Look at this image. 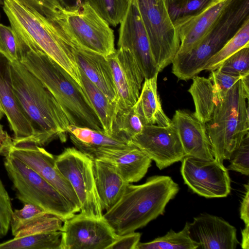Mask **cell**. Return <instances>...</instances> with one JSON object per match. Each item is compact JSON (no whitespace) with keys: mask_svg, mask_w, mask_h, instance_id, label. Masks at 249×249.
I'll list each match as a JSON object with an SVG mask.
<instances>
[{"mask_svg":"<svg viewBox=\"0 0 249 249\" xmlns=\"http://www.w3.org/2000/svg\"><path fill=\"white\" fill-rule=\"evenodd\" d=\"M70 46L80 70L111 102L117 105V92L107 57L91 51Z\"/></svg>","mask_w":249,"mask_h":249,"instance_id":"603a6c76","label":"cell"},{"mask_svg":"<svg viewBox=\"0 0 249 249\" xmlns=\"http://www.w3.org/2000/svg\"><path fill=\"white\" fill-rule=\"evenodd\" d=\"M231 0H220L202 12L173 22L179 40L177 54L186 53L202 39Z\"/></svg>","mask_w":249,"mask_h":249,"instance_id":"d6986e66","label":"cell"},{"mask_svg":"<svg viewBox=\"0 0 249 249\" xmlns=\"http://www.w3.org/2000/svg\"><path fill=\"white\" fill-rule=\"evenodd\" d=\"M3 10L21 41L42 51L83 88L80 69L71 47L51 20L12 0H4Z\"/></svg>","mask_w":249,"mask_h":249,"instance_id":"5b68a950","label":"cell"},{"mask_svg":"<svg viewBox=\"0 0 249 249\" xmlns=\"http://www.w3.org/2000/svg\"><path fill=\"white\" fill-rule=\"evenodd\" d=\"M144 78L139 98L133 106L144 125L166 126L172 124L164 113L157 91V77Z\"/></svg>","mask_w":249,"mask_h":249,"instance_id":"d4e9b609","label":"cell"},{"mask_svg":"<svg viewBox=\"0 0 249 249\" xmlns=\"http://www.w3.org/2000/svg\"><path fill=\"white\" fill-rule=\"evenodd\" d=\"M218 69L234 76L243 77L249 74V46L243 48L230 56Z\"/></svg>","mask_w":249,"mask_h":249,"instance_id":"d590c367","label":"cell"},{"mask_svg":"<svg viewBox=\"0 0 249 249\" xmlns=\"http://www.w3.org/2000/svg\"><path fill=\"white\" fill-rule=\"evenodd\" d=\"M4 115V113L0 109V120L2 119Z\"/></svg>","mask_w":249,"mask_h":249,"instance_id":"bcb514c9","label":"cell"},{"mask_svg":"<svg viewBox=\"0 0 249 249\" xmlns=\"http://www.w3.org/2000/svg\"><path fill=\"white\" fill-rule=\"evenodd\" d=\"M229 160L228 170L234 171L243 175L249 174V135L243 140L240 145L231 153Z\"/></svg>","mask_w":249,"mask_h":249,"instance_id":"8d00e7d4","label":"cell"},{"mask_svg":"<svg viewBox=\"0 0 249 249\" xmlns=\"http://www.w3.org/2000/svg\"><path fill=\"white\" fill-rule=\"evenodd\" d=\"M172 123L176 128L186 156L211 160L214 159L205 124L193 113L178 109Z\"/></svg>","mask_w":249,"mask_h":249,"instance_id":"ffe728a7","label":"cell"},{"mask_svg":"<svg viewBox=\"0 0 249 249\" xmlns=\"http://www.w3.org/2000/svg\"><path fill=\"white\" fill-rule=\"evenodd\" d=\"M0 109L4 113L3 109V108H2V106L1 105L0 102Z\"/></svg>","mask_w":249,"mask_h":249,"instance_id":"7dc6e473","label":"cell"},{"mask_svg":"<svg viewBox=\"0 0 249 249\" xmlns=\"http://www.w3.org/2000/svg\"><path fill=\"white\" fill-rule=\"evenodd\" d=\"M3 5V1L2 0H0V6Z\"/></svg>","mask_w":249,"mask_h":249,"instance_id":"c3c4849f","label":"cell"},{"mask_svg":"<svg viewBox=\"0 0 249 249\" xmlns=\"http://www.w3.org/2000/svg\"><path fill=\"white\" fill-rule=\"evenodd\" d=\"M80 71L84 90L100 121L104 131L112 135L113 124L118 111L117 105L111 102L80 69Z\"/></svg>","mask_w":249,"mask_h":249,"instance_id":"83f0119b","label":"cell"},{"mask_svg":"<svg viewBox=\"0 0 249 249\" xmlns=\"http://www.w3.org/2000/svg\"><path fill=\"white\" fill-rule=\"evenodd\" d=\"M189 222H186L183 229L175 232L171 229L164 236L148 242H139L136 249H197L198 244L189 234Z\"/></svg>","mask_w":249,"mask_h":249,"instance_id":"f1b7e54d","label":"cell"},{"mask_svg":"<svg viewBox=\"0 0 249 249\" xmlns=\"http://www.w3.org/2000/svg\"><path fill=\"white\" fill-rule=\"evenodd\" d=\"M22 6L53 19L63 8L56 0H12Z\"/></svg>","mask_w":249,"mask_h":249,"instance_id":"74e56055","label":"cell"},{"mask_svg":"<svg viewBox=\"0 0 249 249\" xmlns=\"http://www.w3.org/2000/svg\"><path fill=\"white\" fill-rule=\"evenodd\" d=\"M120 24L118 47L127 49L132 53L144 78L158 74L160 72L136 0H130L127 12Z\"/></svg>","mask_w":249,"mask_h":249,"instance_id":"9a60e30c","label":"cell"},{"mask_svg":"<svg viewBox=\"0 0 249 249\" xmlns=\"http://www.w3.org/2000/svg\"><path fill=\"white\" fill-rule=\"evenodd\" d=\"M159 72L172 63L179 48L165 0H136Z\"/></svg>","mask_w":249,"mask_h":249,"instance_id":"9c48e42d","label":"cell"},{"mask_svg":"<svg viewBox=\"0 0 249 249\" xmlns=\"http://www.w3.org/2000/svg\"><path fill=\"white\" fill-rule=\"evenodd\" d=\"M188 92L191 95L194 105L193 115L206 124L210 120L214 109L222 99L209 78L195 76Z\"/></svg>","mask_w":249,"mask_h":249,"instance_id":"4316f807","label":"cell"},{"mask_svg":"<svg viewBox=\"0 0 249 249\" xmlns=\"http://www.w3.org/2000/svg\"><path fill=\"white\" fill-rule=\"evenodd\" d=\"M63 221L53 215L0 243V249H60Z\"/></svg>","mask_w":249,"mask_h":249,"instance_id":"44dd1931","label":"cell"},{"mask_svg":"<svg viewBox=\"0 0 249 249\" xmlns=\"http://www.w3.org/2000/svg\"><path fill=\"white\" fill-rule=\"evenodd\" d=\"M220 0H165L173 21L196 15Z\"/></svg>","mask_w":249,"mask_h":249,"instance_id":"836d02e7","label":"cell"},{"mask_svg":"<svg viewBox=\"0 0 249 249\" xmlns=\"http://www.w3.org/2000/svg\"><path fill=\"white\" fill-rule=\"evenodd\" d=\"M246 193L242 198L240 208V218L245 225H249V186L245 184Z\"/></svg>","mask_w":249,"mask_h":249,"instance_id":"b9f144b4","label":"cell"},{"mask_svg":"<svg viewBox=\"0 0 249 249\" xmlns=\"http://www.w3.org/2000/svg\"><path fill=\"white\" fill-rule=\"evenodd\" d=\"M130 0H84L110 26H116L125 16Z\"/></svg>","mask_w":249,"mask_h":249,"instance_id":"d6a6232c","label":"cell"},{"mask_svg":"<svg viewBox=\"0 0 249 249\" xmlns=\"http://www.w3.org/2000/svg\"><path fill=\"white\" fill-rule=\"evenodd\" d=\"M189 226L190 236L198 249H235L239 244L236 228L218 216L201 213Z\"/></svg>","mask_w":249,"mask_h":249,"instance_id":"e0dca14e","label":"cell"},{"mask_svg":"<svg viewBox=\"0 0 249 249\" xmlns=\"http://www.w3.org/2000/svg\"><path fill=\"white\" fill-rule=\"evenodd\" d=\"M7 154L18 158L34 170L57 190L77 213L80 212L78 197L70 182L56 168L55 157L53 154L35 142L27 139L13 140Z\"/></svg>","mask_w":249,"mask_h":249,"instance_id":"8fae6325","label":"cell"},{"mask_svg":"<svg viewBox=\"0 0 249 249\" xmlns=\"http://www.w3.org/2000/svg\"><path fill=\"white\" fill-rule=\"evenodd\" d=\"M179 190L178 185L168 176H153L140 185L129 183L103 217L118 236L135 231L163 215Z\"/></svg>","mask_w":249,"mask_h":249,"instance_id":"7a4b0ae2","label":"cell"},{"mask_svg":"<svg viewBox=\"0 0 249 249\" xmlns=\"http://www.w3.org/2000/svg\"><path fill=\"white\" fill-rule=\"evenodd\" d=\"M12 88L19 106L31 125L33 141L43 146L55 139L65 142L72 123L47 87L19 61H10Z\"/></svg>","mask_w":249,"mask_h":249,"instance_id":"6da1fadb","label":"cell"},{"mask_svg":"<svg viewBox=\"0 0 249 249\" xmlns=\"http://www.w3.org/2000/svg\"><path fill=\"white\" fill-rule=\"evenodd\" d=\"M141 237V233L135 231L118 236L107 249H136Z\"/></svg>","mask_w":249,"mask_h":249,"instance_id":"60d3db41","label":"cell"},{"mask_svg":"<svg viewBox=\"0 0 249 249\" xmlns=\"http://www.w3.org/2000/svg\"><path fill=\"white\" fill-rule=\"evenodd\" d=\"M117 92V109L132 107L137 102L144 77L136 59L127 49L119 48L107 57Z\"/></svg>","mask_w":249,"mask_h":249,"instance_id":"2e32d148","label":"cell"},{"mask_svg":"<svg viewBox=\"0 0 249 249\" xmlns=\"http://www.w3.org/2000/svg\"><path fill=\"white\" fill-rule=\"evenodd\" d=\"M249 74L243 76L216 105L205 124L214 158L221 163L249 134Z\"/></svg>","mask_w":249,"mask_h":249,"instance_id":"277c9868","label":"cell"},{"mask_svg":"<svg viewBox=\"0 0 249 249\" xmlns=\"http://www.w3.org/2000/svg\"><path fill=\"white\" fill-rule=\"evenodd\" d=\"M131 141L160 170L181 161L186 156L178 131L172 123L166 126L144 125L141 133Z\"/></svg>","mask_w":249,"mask_h":249,"instance_id":"5bb4252c","label":"cell"},{"mask_svg":"<svg viewBox=\"0 0 249 249\" xmlns=\"http://www.w3.org/2000/svg\"><path fill=\"white\" fill-rule=\"evenodd\" d=\"M13 211L8 193L0 178V238L8 233Z\"/></svg>","mask_w":249,"mask_h":249,"instance_id":"f35d334b","label":"cell"},{"mask_svg":"<svg viewBox=\"0 0 249 249\" xmlns=\"http://www.w3.org/2000/svg\"><path fill=\"white\" fill-rule=\"evenodd\" d=\"M143 126L133 107L120 109L117 111L113 123L112 135L131 141L141 133Z\"/></svg>","mask_w":249,"mask_h":249,"instance_id":"1f68e13d","label":"cell"},{"mask_svg":"<svg viewBox=\"0 0 249 249\" xmlns=\"http://www.w3.org/2000/svg\"><path fill=\"white\" fill-rule=\"evenodd\" d=\"M63 8L70 9L78 6L84 3V0H56Z\"/></svg>","mask_w":249,"mask_h":249,"instance_id":"ee69618b","label":"cell"},{"mask_svg":"<svg viewBox=\"0 0 249 249\" xmlns=\"http://www.w3.org/2000/svg\"><path fill=\"white\" fill-rule=\"evenodd\" d=\"M53 214L30 203H24L20 209L13 211L10 227L12 235L15 236L20 231L47 220Z\"/></svg>","mask_w":249,"mask_h":249,"instance_id":"4dcf8cb0","label":"cell"},{"mask_svg":"<svg viewBox=\"0 0 249 249\" xmlns=\"http://www.w3.org/2000/svg\"><path fill=\"white\" fill-rule=\"evenodd\" d=\"M241 248L243 249H249V225H245V228L242 230Z\"/></svg>","mask_w":249,"mask_h":249,"instance_id":"f6af8a7d","label":"cell"},{"mask_svg":"<svg viewBox=\"0 0 249 249\" xmlns=\"http://www.w3.org/2000/svg\"><path fill=\"white\" fill-rule=\"evenodd\" d=\"M12 143L13 139L3 130V125L0 124V155L4 157Z\"/></svg>","mask_w":249,"mask_h":249,"instance_id":"7bdbcfd3","label":"cell"},{"mask_svg":"<svg viewBox=\"0 0 249 249\" xmlns=\"http://www.w3.org/2000/svg\"><path fill=\"white\" fill-rule=\"evenodd\" d=\"M95 184L103 211L110 209L120 199L129 184L111 164L93 160Z\"/></svg>","mask_w":249,"mask_h":249,"instance_id":"cb8c5ba5","label":"cell"},{"mask_svg":"<svg viewBox=\"0 0 249 249\" xmlns=\"http://www.w3.org/2000/svg\"><path fill=\"white\" fill-rule=\"evenodd\" d=\"M22 50L21 43L14 29L0 23V53L10 62L19 61Z\"/></svg>","mask_w":249,"mask_h":249,"instance_id":"e575fe53","label":"cell"},{"mask_svg":"<svg viewBox=\"0 0 249 249\" xmlns=\"http://www.w3.org/2000/svg\"><path fill=\"white\" fill-rule=\"evenodd\" d=\"M4 165L16 197L21 202L36 205L63 221L77 213L57 190L18 158L6 154Z\"/></svg>","mask_w":249,"mask_h":249,"instance_id":"ba28073f","label":"cell"},{"mask_svg":"<svg viewBox=\"0 0 249 249\" xmlns=\"http://www.w3.org/2000/svg\"><path fill=\"white\" fill-rule=\"evenodd\" d=\"M60 249H107L117 235L104 219L80 213L63 221Z\"/></svg>","mask_w":249,"mask_h":249,"instance_id":"4fadbf2b","label":"cell"},{"mask_svg":"<svg viewBox=\"0 0 249 249\" xmlns=\"http://www.w3.org/2000/svg\"><path fill=\"white\" fill-rule=\"evenodd\" d=\"M180 173L184 183L194 193L206 198L227 196L231 193V178L223 163L185 156L182 160Z\"/></svg>","mask_w":249,"mask_h":249,"instance_id":"7c38bea8","label":"cell"},{"mask_svg":"<svg viewBox=\"0 0 249 249\" xmlns=\"http://www.w3.org/2000/svg\"><path fill=\"white\" fill-rule=\"evenodd\" d=\"M68 133L76 148L86 155L99 148H124L133 144L131 141L108 135L104 130L87 127L70 125Z\"/></svg>","mask_w":249,"mask_h":249,"instance_id":"484cf974","label":"cell"},{"mask_svg":"<svg viewBox=\"0 0 249 249\" xmlns=\"http://www.w3.org/2000/svg\"><path fill=\"white\" fill-rule=\"evenodd\" d=\"M210 71L209 78L221 98L242 77L225 73L219 69Z\"/></svg>","mask_w":249,"mask_h":249,"instance_id":"ab89813d","label":"cell"},{"mask_svg":"<svg viewBox=\"0 0 249 249\" xmlns=\"http://www.w3.org/2000/svg\"><path fill=\"white\" fill-rule=\"evenodd\" d=\"M21 42L22 51L19 61L51 91L67 112L72 125L103 130L84 89L42 51Z\"/></svg>","mask_w":249,"mask_h":249,"instance_id":"3957f363","label":"cell"},{"mask_svg":"<svg viewBox=\"0 0 249 249\" xmlns=\"http://www.w3.org/2000/svg\"><path fill=\"white\" fill-rule=\"evenodd\" d=\"M0 102L10 127L14 132L13 140L33 141V128L22 113L12 88L10 61L0 53Z\"/></svg>","mask_w":249,"mask_h":249,"instance_id":"7402d4cb","label":"cell"},{"mask_svg":"<svg viewBox=\"0 0 249 249\" xmlns=\"http://www.w3.org/2000/svg\"><path fill=\"white\" fill-rule=\"evenodd\" d=\"M249 46V19L236 34L207 62L203 70L212 71L218 69L230 56L244 47Z\"/></svg>","mask_w":249,"mask_h":249,"instance_id":"f546056e","label":"cell"},{"mask_svg":"<svg viewBox=\"0 0 249 249\" xmlns=\"http://www.w3.org/2000/svg\"><path fill=\"white\" fill-rule=\"evenodd\" d=\"M248 19L249 0H231L200 42L188 53L176 56L172 73L182 80L196 76Z\"/></svg>","mask_w":249,"mask_h":249,"instance_id":"8992f818","label":"cell"},{"mask_svg":"<svg viewBox=\"0 0 249 249\" xmlns=\"http://www.w3.org/2000/svg\"><path fill=\"white\" fill-rule=\"evenodd\" d=\"M55 166L71 185L80 204V213L103 218L93 171V160L74 147H68L55 157Z\"/></svg>","mask_w":249,"mask_h":249,"instance_id":"30bf717a","label":"cell"},{"mask_svg":"<svg viewBox=\"0 0 249 249\" xmlns=\"http://www.w3.org/2000/svg\"><path fill=\"white\" fill-rule=\"evenodd\" d=\"M51 20L69 46L106 57L116 50L113 30L87 3L70 9L63 8Z\"/></svg>","mask_w":249,"mask_h":249,"instance_id":"52a82bcc","label":"cell"},{"mask_svg":"<svg viewBox=\"0 0 249 249\" xmlns=\"http://www.w3.org/2000/svg\"><path fill=\"white\" fill-rule=\"evenodd\" d=\"M87 155L92 160H100L112 165L129 183L142 179L152 161L133 143L124 148H99Z\"/></svg>","mask_w":249,"mask_h":249,"instance_id":"ac0fdd59","label":"cell"}]
</instances>
